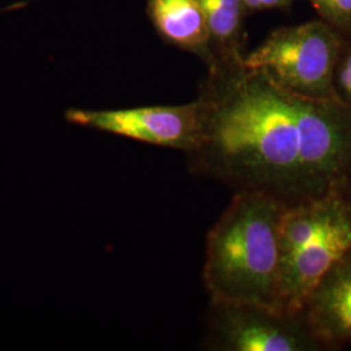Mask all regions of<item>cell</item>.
<instances>
[{
  "instance_id": "cell-10",
  "label": "cell",
  "mask_w": 351,
  "mask_h": 351,
  "mask_svg": "<svg viewBox=\"0 0 351 351\" xmlns=\"http://www.w3.org/2000/svg\"><path fill=\"white\" fill-rule=\"evenodd\" d=\"M324 17L333 23L351 21V0H308Z\"/></svg>"
},
{
  "instance_id": "cell-1",
  "label": "cell",
  "mask_w": 351,
  "mask_h": 351,
  "mask_svg": "<svg viewBox=\"0 0 351 351\" xmlns=\"http://www.w3.org/2000/svg\"><path fill=\"white\" fill-rule=\"evenodd\" d=\"M245 71L221 98L203 103L201 143L190 152L199 169L285 204L343 193L351 182L350 107L297 95L263 71Z\"/></svg>"
},
{
  "instance_id": "cell-12",
  "label": "cell",
  "mask_w": 351,
  "mask_h": 351,
  "mask_svg": "<svg viewBox=\"0 0 351 351\" xmlns=\"http://www.w3.org/2000/svg\"><path fill=\"white\" fill-rule=\"evenodd\" d=\"M287 0H261L262 8H272V7H278L285 4Z\"/></svg>"
},
{
  "instance_id": "cell-5",
  "label": "cell",
  "mask_w": 351,
  "mask_h": 351,
  "mask_svg": "<svg viewBox=\"0 0 351 351\" xmlns=\"http://www.w3.org/2000/svg\"><path fill=\"white\" fill-rule=\"evenodd\" d=\"M65 119L86 126L154 146L193 152L201 143L204 125V104L154 106L126 110L71 108Z\"/></svg>"
},
{
  "instance_id": "cell-4",
  "label": "cell",
  "mask_w": 351,
  "mask_h": 351,
  "mask_svg": "<svg viewBox=\"0 0 351 351\" xmlns=\"http://www.w3.org/2000/svg\"><path fill=\"white\" fill-rule=\"evenodd\" d=\"M339 37L322 21L278 30L242 62L263 71L280 86L313 99H341L336 94Z\"/></svg>"
},
{
  "instance_id": "cell-7",
  "label": "cell",
  "mask_w": 351,
  "mask_h": 351,
  "mask_svg": "<svg viewBox=\"0 0 351 351\" xmlns=\"http://www.w3.org/2000/svg\"><path fill=\"white\" fill-rule=\"evenodd\" d=\"M302 314L324 345L351 341V251L320 280Z\"/></svg>"
},
{
  "instance_id": "cell-13",
  "label": "cell",
  "mask_w": 351,
  "mask_h": 351,
  "mask_svg": "<svg viewBox=\"0 0 351 351\" xmlns=\"http://www.w3.org/2000/svg\"><path fill=\"white\" fill-rule=\"evenodd\" d=\"M242 3H245L249 8H252V10H261L262 8L261 0H242Z\"/></svg>"
},
{
  "instance_id": "cell-11",
  "label": "cell",
  "mask_w": 351,
  "mask_h": 351,
  "mask_svg": "<svg viewBox=\"0 0 351 351\" xmlns=\"http://www.w3.org/2000/svg\"><path fill=\"white\" fill-rule=\"evenodd\" d=\"M337 82L343 97L351 103V53H349L336 69L335 84Z\"/></svg>"
},
{
  "instance_id": "cell-2",
  "label": "cell",
  "mask_w": 351,
  "mask_h": 351,
  "mask_svg": "<svg viewBox=\"0 0 351 351\" xmlns=\"http://www.w3.org/2000/svg\"><path fill=\"white\" fill-rule=\"evenodd\" d=\"M285 203L239 191L207 237L204 285L213 302L277 308L278 229Z\"/></svg>"
},
{
  "instance_id": "cell-8",
  "label": "cell",
  "mask_w": 351,
  "mask_h": 351,
  "mask_svg": "<svg viewBox=\"0 0 351 351\" xmlns=\"http://www.w3.org/2000/svg\"><path fill=\"white\" fill-rule=\"evenodd\" d=\"M149 12L169 42L190 50L204 45L208 29L198 0H149Z\"/></svg>"
},
{
  "instance_id": "cell-9",
  "label": "cell",
  "mask_w": 351,
  "mask_h": 351,
  "mask_svg": "<svg viewBox=\"0 0 351 351\" xmlns=\"http://www.w3.org/2000/svg\"><path fill=\"white\" fill-rule=\"evenodd\" d=\"M208 32L213 37L228 39L237 29L242 0H198Z\"/></svg>"
},
{
  "instance_id": "cell-3",
  "label": "cell",
  "mask_w": 351,
  "mask_h": 351,
  "mask_svg": "<svg viewBox=\"0 0 351 351\" xmlns=\"http://www.w3.org/2000/svg\"><path fill=\"white\" fill-rule=\"evenodd\" d=\"M278 246L277 308L300 315L320 280L351 251V202L336 191L287 204Z\"/></svg>"
},
{
  "instance_id": "cell-6",
  "label": "cell",
  "mask_w": 351,
  "mask_h": 351,
  "mask_svg": "<svg viewBox=\"0 0 351 351\" xmlns=\"http://www.w3.org/2000/svg\"><path fill=\"white\" fill-rule=\"evenodd\" d=\"M213 345L226 351H310L324 343L303 314L247 303L213 302Z\"/></svg>"
}]
</instances>
